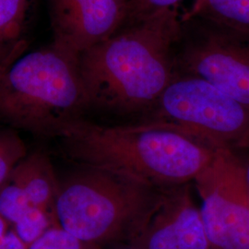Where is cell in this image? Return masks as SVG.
Returning <instances> with one entry per match:
<instances>
[{
  "label": "cell",
  "instance_id": "cell-5",
  "mask_svg": "<svg viewBox=\"0 0 249 249\" xmlns=\"http://www.w3.org/2000/svg\"><path fill=\"white\" fill-rule=\"evenodd\" d=\"M159 119L213 148L249 152V107L194 76L175 78L158 103Z\"/></svg>",
  "mask_w": 249,
  "mask_h": 249
},
{
  "label": "cell",
  "instance_id": "cell-16",
  "mask_svg": "<svg viewBox=\"0 0 249 249\" xmlns=\"http://www.w3.org/2000/svg\"><path fill=\"white\" fill-rule=\"evenodd\" d=\"M28 249H103L94 244L86 243L64 231L59 226H53L35 242Z\"/></svg>",
  "mask_w": 249,
  "mask_h": 249
},
{
  "label": "cell",
  "instance_id": "cell-6",
  "mask_svg": "<svg viewBox=\"0 0 249 249\" xmlns=\"http://www.w3.org/2000/svg\"><path fill=\"white\" fill-rule=\"evenodd\" d=\"M193 182L212 249H249V185L237 152L215 148Z\"/></svg>",
  "mask_w": 249,
  "mask_h": 249
},
{
  "label": "cell",
  "instance_id": "cell-18",
  "mask_svg": "<svg viewBox=\"0 0 249 249\" xmlns=\"http://www.w3.org/2000/svg\"><path fill=\"white\" fill-rule=\"evenodd\" d=\"M26 246L21 239L17 235V233L13 229H10L7 232L4 243L1 249H28Z\"/></svg>",
  "mask_w": 249,
  "mask_h": 249
},
{
  "label": "cell",
  "instance_id": "cell-12",
  "mask_svg": "<svg viewBox=\"0 0 249 249\" xmlns=\"http://www.w3.org/2000/svg\"><path fill=\"white\" fill-rule=\"evenodd\" d=\"M193 15L206 16L229 31L249 36V0H196Z\"/></svg>",
  "mask_w": 249,
  "mask_h": 249
},
{
  "label": "cell",
  "instance_id": "cell-14",
  "mask_svg": "<svg viewBox=\"0 0 249 249\" xmlns=\"http://www.w3.org/2000/svg\"><path fill=\"white\" fill-rule=\"evenodd\" d=\"M27 154L25 143L14 129L0 130V188Z\"/></svg>",
  "mask_w": 249,
  "mask_h": 249
},
{
  "label": "cell",
  "instance_id": "cell-1",
  "mask_svg": "<svg viewBox=\"0 0 249 249\" xmlns=\"http://www.w3.org/2000/svg\"><path fill=\"white\" fill-rule=\"evenodd\" d=\"M57 139L67 157L82 167L104 170L161 188L193 182L215 151L160 120L102 125L80 118L67 124Z\"/></svg>",
  "mask_w": 249,
  "mask_h": 249
},
{
  "label": "cell",
  "instance_id": "cell-20",
  "mask_svg": "<svg viewBox=\"0 0 249 249\" xmlns=\"http://www.w3.org/2000/svg\"><path fill=\"white\" fill-rule=\"evenodd\" d=\"M242 159H243V158H242ZM243 162H244L245 171H246V176H247V179H248V182H249V157H248L246 160H245V159H243Z\"/></svg>",
  "mask_w": 249,
  "mask_h": 249
},
{
  "label": "cell",
  "instance_id": "cell-11",
  "mask_svg": "<svg viewBox=\"0 0 249 249\" xmlns=\"http://www.w3.org/2000/svg\"><path fill=\"white\" fill-rule=\"evenodd\" d=\"M34 0H0V65L24 39Z\"/></svg>",
  "mask_w": 249,
  "mask_h": 249
},
{
  "label": "cell",
  "instance_id": "cell-2",
  "mask_svg": "<svg viewBox=\"0 0 249 249\" xmlns=\"http://www.w3.org/2000/svg\"><path fill=\"white\" fill-rule=\"evenodd\" d=\"M180 34L177 9H160L81 53L89 107L128 114L157 105L175 80L172 50Z\"/></svg>",
  "mask_w": 249,
  "mask_h": 249
},
{
  "label": "cell",
  "instance_id": "cell-10",
  "mask_svg": "<svg viewBox=\"0 0 249 249\" xmlns=\"http://www.w3.org/2000/svg\"><path fill=\"white\" fill-rule=\"evenodd\" d=\"M10 178L25 191L31 204L42 209L56 221L55 201L59 182L54 175L51 160L46 154L41 151L27 154Z\"/></svg>",
  "mask_w": 249,
  "mask_h": 249
},
{
  "label": "cell",
  "instance_id": "cell-17",
  "mask_svg": "<svg viewBox=\"0 0 249 249\" xmlns=\"http://www.w3.org/2000/svg\"><path fill=\"white\" fill-rule=\"evenodd\" d=\"M179 1L181 0H130L127 16L138 20L160 9L174 8Z\"/></svg>",
  "mask_w": 249,
  "mask_h": 249
},
{
  "label": "cell",
  "instance_id": "cell-8",
  "mask_svg": "<svg viewBox=\"0 0 249 249\" xmlns=\"http://www.w3.org/2000/svg\"><path fill=\"white\" fill-rule=\"evenodd\" d=\"M127 244L140 249H212L200 208L187 184L164 188L158 203Z\"/></svg>",
  "mask_w": 249,
  "mask_h": 249
},
{
  "label": "cell",
  "instance_id": "cell-13",
  "mask_svg": "<svg viewBox=\"0 0 249 249\" xmlns=\"http://www.w3.org/2000/svg\"><path fill=\"white\" fill-rule=\"evenodd\" d=\"M12 226V229L18 237L29 248L41 238L46 231L58 225L51 215L32 205Z\"/></svg>",
  "mask_w": 249,
  "mask_h": 249
},
{
  "label": "cell",
  "instance_id": "cell-3",
  "mask_svg": "<svg viewBox=\"0 0 249 249\" xmlns=\"http://www.w3.org/2000/svg\"><path fill=\"white\" fill-rule=\"evenodd\" d=\"M89 108L80 56L52 41L28 50L22 42L0 65V124L44 138Z\"/></svg>",
  "mask_w": 249,
  "mask_h": 249
},
{
  "label": "cell",
  "instance_id": "cell-9",
  "mask_svg": "<svg viewBox=\"0 0 249 249\" xmlns=\"http://www.w3.org/2000/svg\"><path fill=\"white\" fill-rule=\"evenodd\" d=\"M130 0H50L53 43L80 56L115 35Z\"/></svg>",
  "mask_w": 249,
  "mask_h": 249
},
{
  "label": "cell",
  "instance_id": "cell-21",
  "mask_svg": "<svg viewBox=\"0 0 249 249\" xmlns=\"http://www.w3.org/2000/svg\"><path fill=\"white\" fill-rule=\"evenodd\" d=\"M138 249V248H135L133 246H130V245H126V246H124V247H120V248H118V249Z\"/></svg>",
  "mask_w": 249,
  "mask_h": 249
},
{
  "label": "cell",
  "instance_id": "cell-19",
  "mask_svg": "<svg viewBox=\"0 0 249 249\" xmlns=\"http://www.w3.org/2000/svg\"><path fill=\"white\" fill-rule=\"evenodd\" d=\"M10 225L5 219H3L1 216H0V249L2 248V245L4 243L5 240V237H6V234L9 231V226Z\"/></svg>",
  "mask_w": 249,
  "mask_h": 249
},
{
  "label": "cell",
  "instance_id": "cell-15",
  "mask_svg": "<svg viewBox=\"0 0 249 249\" xmlns=\"http://www.w3.org/2000/svg\"><path fill=\"white\" fill-rule=\"evenodd\" d=\"M32 206L25 191L9 178L0 188V216L13 225Z\"/></svg>",
  "mask_w": 249,
  "mask_h": 249
},
{
  "label": "cell",
  "instance_id": "cell-7",
  "mask_svg": "<svg viewBox=\"0 0 249 249\" xmlns=\"http://www.w3.org/2000/svg\"><path fill=\"white\" fill-rule=\"evenodd\" d=\"M182 62L189 76L249 107V36L227 29L208 32L187 47Z\"/></svg>",
  "mask_w": 249,
  "mask_h": 249
},
{
  "label": "cell",
  "instance_id": "cell-4",
  "mask_svg": "<svg viewBox=\"0 0 249 249\" xmlns=\"http://www.w3.org/2000/svg\"><path fill=\"white\" fill-rule=\"evenodd\" d=\"M163 190L104 170L83 167L59 183L57 225L78 239L100 247L116 241L128 243Z\"/></svg>",
  "mask_w": 249,
  "mask_h": 249
}]
</instances>
